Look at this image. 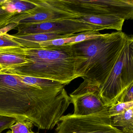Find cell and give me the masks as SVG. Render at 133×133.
I'll use <instances>...</instances> for the list:
<instances>
[{
  "instance_id": "1",
  "label": "cell",
  "mask_w": 133,
  "mask_h": 133,
  "mask_svg": "<svg viewBox=\"0 0 133 133\" xmlns=\"http://www.w3.org/2000/svg\"><path fill=\"white\" fill-rule=\"evenodd\" d=\"M65 85L42 87L18 75L0 72V116L28 120L38 129L52 130L71 103Z\"/></svg>"
},
{
  "instance_id": "2",
  "label": "cell",
  "mask_w": 133,
  "mask_h": 133,
  "mask_svg": "<svg viewBox=\"0 0 133 133\" xmlns=\"http://www.w3.org/2000/svg\"><path fill=\"white\" fill-rule=\"evenodd\" d=\"M5 50L31 63L0 70L2 73L49 79L65 85L79 77L76 72L77 58L71 45L39 48L8 46Z\"/></svg>"
},
{
  "instance_id": "3",
  "label": "cell",
  "mask_w": 133,
  "mask_h": 133,
  "mask_svg": "<svg viewBox=\"0 0 133 133\" xmlns=\"http://www.w3.org/2000/svg\"><path fill=\"white\" fill-rule=\"evenodd\" d=\"M128 36L122 31L114 32L71 45L79 77L97 91L110 73Z\"/></svg>"
},
{
  "instance_id": "4",
  "label": "cell",
  "mask_w": 133,
  "mask_h": 133,
  "mask_svg": "<svg viewBox=\"0 0 133 133\" xmlns=\"http://www.w3.org/2000/svg\"><path fill=\"white\" fill-rule=\"evenodd\" d=\"M133 84V37L127 40L104 83L98 89L99 95L107 107L117 103L123 93Z\"/></svg>"
},
{
  "instance_id": "5",
  "label": "cell",
  "mask_w": 133,
  "mask_h": 133,
  "mask_svg": "<svg viewBox=\"0 0 133 133\" xmlns=\"http://www.w3.org/2000/svg\"><path fill=\"white\" fill-rule=\"evenodd\" d=\"M51 6L78 17L113 15L124 20L133 18V0H47Z\"/></svg>"
},
{
  "instance_id": "6",
  "label": "cell",
  "mask_w": 133,
  "mask_h": 133,
  "mask_svg": "<svg viewBox=\"0 0 133 133\" xmlns=\"http://www.w3.org/2000/svg\"><path fill=\"white\" fill-rule=\"evenodd\" d=\"M108 109L88 116H63L55 133H123L112 126Z\"/></svg>"
},
{
  "instance_id": "7",
  "label": "cell",
  "mask_w": 133,
  "mask_h": 133,
  "mask_svg": "<svg viewBox=\"0 0 133 133\" xmlns=\"http://www.w3.org/2000/svg\"><path fill=\"white\" fill-rule=\"evenodd\" d=\"M71 103L74 106L75 116H85L100 112L108 108L105 105L95 87L83 82L70 94Z\"/></svg>"
},
{
  "instance_id": "8",
  "label": "cell",
  "mask_w": 133,
  "mask_h": 133,
  "mask_svg": "<svg viewBox=\"0 0 133 133\" xmlns=\"http://www.w3.org/2000/svg\"><path fill=\"white\" fill-rule=\"evenodd\" d=\"M37 6L29 13V16L22 19L18 24L54 22L66 19H76L77 16L59 10L50 5L46 0H36Z\"/></svg>"
},
{
  "instance_id": "9",
  "label": "cell",
  "mask_w": 133,
  "mask_h": 133,
  "mask_svg": "<svg viewBox=\"0 0 133 133\" xmlns=\"http://www.w3.org/2000/svg\"><path fill=\"white\" fill-rule=\"evenodd\" d=\"M75 34L61 35L54 33H46L20 35H11V36L13 39L18 43L21 47L39 48V43H40L57 39L68 38L74 36Z\"/></svg>"
},
{
  "instance_id": "10",
  "label": "cell",
  "mask_w": 133,
  "mask_h": 133,
  "mask_svg": "<svg viewBox=\"0 0 133 133\" xmlns=\"http://www.w3.org/2000/svg\"><path fill=\"white\" fill-rule=\"evenodd\" d=\"M78 21L101 27L103 29H114L122 31L125 20L113 15H99L86 16L77 18Z\"/></svg>"
},
{
  "instance_id": "11",
  "label": "cell",
  "mask_w": 133,
  "mask_h": 133,
  "mask_svg": "<svg viewBox=\"0 0 133 133\" xmlns=\"http://www.w3.org/2000/svg\"><path fill=\"white\" fill-rule=\"evenodd\" d=\"M4 0L0 3V31L4 30L9 25L18 24V22L24 18L25 14H19L8 6Z\"/></svg>"
},
{
  "instance_id": "12",
  "label": "cell",
  "mask_w": 133,
  "mask_h": 133,
  "mask_svg": "<svg viewBox=\"0 0 133 133\" xmlns=\"http://www.w3.org/2000/svg\"><path fill=\"white\" fill-rule=\"evenodd\" d=\"M111 124L123 133H133V107L110 117Z\"/></svg>"
},
{
  "instance_id": "13",
  "label": "cell",
  "mask_w": 133,
  "mask_h": 133,
  "mask_svg": "<svg viewBox=\"0 0 133 133\" xmlns=\"http://www.w3.org/2000/svg\"><path fill=\"white\" fill-rule=\"evenodd\" d=\"M31 63L20 56L5 52L0 48V70Z\"/></svg>"
},
{
  "instance_id": "14",
  "label": "cell",
  "mask_w": 133,
  "mask_h": 133,
  "mask_svg": "<svg viewBox=\"0 0 133 133\" xmlns=\"http://www.w3.org/2000/svg\"><path fill=\"white\" fill-rule=\"evenodd\" d=\"M6 3L13 10L19 14H29L37 6L36 0H6Z\"/></svg>"
},
{
  "instance_id": "15",
  "label": "cell",
  "mask_w": 133,
  "mask_h": 133,
  "mask_svg": "<svg viewBox=\"0 0 133 133\" xmlns=\"http://www.w3.org/2000/svg\"><path fill=\"white\" fill-rule=\"evenodd\" d=\"M33 123L28 120H17L6 133H35L32 131Z\"/></svg>"
},
{
  "instance_id": "16",
  "label": "cell",
  "mask_w": 133,
  "mask_h": 133,
  "mask_svg": "<svg viewBox=\"0 0 133 133\" xmlns=\"http://www.w3.org/2000/svg\"><path fill=\"white\" fill-rule=\"evenodd\" d=\"M102 35L99 31H85L77 33L74 36L68 37L69 45L95 38L101 36Z\"/></svg>"
},
{
  "instance_id": "17",
  "label": "cell",
  "mask_w": 133,
  "mask_h": 133,
  "mask_svg": "<svg viewBox=\"0 0 133 133\" xmlns=\"http://www.w3.org/2000/svg\"><path fill=\"white\" fill-rule=\"evenodd\" d=\"M7 27L6 29L0 31V47L7 46H20V44L11 38V35L8 34L10 30L16 28L15 25H11L10 28Z\"/></svg>"
},
{
  "instance_id": "18",
  "label": "cell",
  "mask_w": 133,
  "mask_h": 133,
  "mask_svg": "<svg viewBox=\"0 0 133 133\" xmlns=\"http://www.w3.org/2000/svg\"><path fill=\"white\" fill-rule=\"evenodd\" d=\"M133 107V102L128 103L117 102L115 105L108 107V111L110 117L123 113Z\"/></svg>"
},
{
  "instance_id": "19",
  "label": "cell",
  "mask_w": 133,
  "mask_h": 133,
  "mask_svg": "<svg viewBox=\"0 0 133 133\" xmlns=\"http://www.w3.org/2000/svg\"><path fill=\"white\" fill-rule=\"evenodd\" d=\"M15 118L0 116V133L10 127L17 121Z\"/></svg>"
},
{
  "instance_id": "20",
  "label": "cell",
  "mask_w": 133,
  "mask_h": 133,
  "mask_svg": "<svg viewBox=\"0 0 133 133\" xmlns=\"http://www.w3.org/2000/svg\"><path fill=\"white\" fill-rule=\"evenodd\" d=\"M132 102H133V84L123 93L117 102L128 103Z\"/></svg>"
},
{
  "instance_id": "21",
  "label": "cell",
  "mask_w": 133,
  "mask_h": 133,
  "mask_svg": "<svg viewBox=\"0 0 133 133\" xmlns=\"http://www.w3.org/2000/svg\"><path fill=\"white\" fill-rule=\"evenodd\" d=\"M4 1V0H0V3H1L3 2Z\"/></svg>"
},
{
  "instance_id": "22",
  "label": "cell",
  "mask_w": 133,
  "mask_h": 133,
  "mask_svg": "<svg viewBox=\"0 0 133 133\" xmlns=\"http://www.w3.org/2000/svg\"><path fill=\"white\" fill-rule=\"evenodd\" d=\"M36 133H39L38 132H36Z\"/></svg>"
}]
</instances>
